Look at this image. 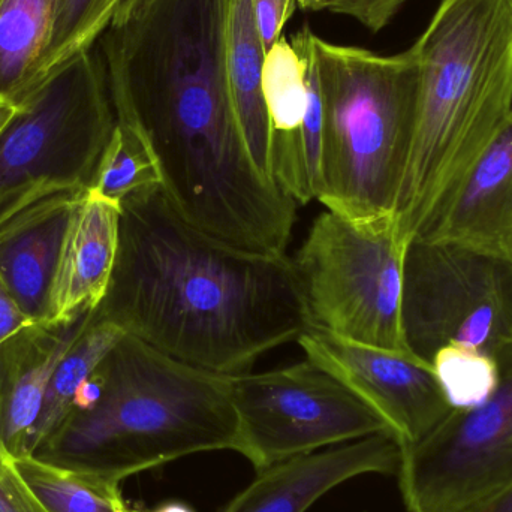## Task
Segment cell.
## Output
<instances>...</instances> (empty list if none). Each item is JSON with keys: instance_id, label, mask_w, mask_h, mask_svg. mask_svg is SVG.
I'll list each match as a JSON object with an SVG mask.
<instances>
[{"instance_id": "obj_15", "label": "cell", "mask_w": 512, "mask_h": 512, "mask_svg": "<svg viewBox=\"0 0 512 512\" xmlns=\"http://www.w3.org/2000/svg\"><path fill=\"white\" fill-rule=\"evenodd\" d=\"M92 315L69 325L36 322L0 345V433L14 457L29 454L48 384Z\"/></svg>"}, {"instance_id": "obj_27", "label": "cell", "mask_w": 512, "mask_h": 512, "mask_svg": "<svg viewBox=\"0 0 512 512\" xmlns=\"http://www.w3.org/2000/svg\"><path fill=\"white\" fill-rule=\"evenodd\" d=\"M36 324L35 319L30 318L23 309H21L14 295L6 288L3 280L0 279V345L9 337L17 334L23 328Z\"/></svg>"}, {"instance_id": "obj_12", "label": "cell", "mask_w": 512, "mask_h": 512, "mask_svg": "<svg viewBox=\"0 0 512 512\" xmlns=\"http://www.w3.org/2000/svg\"><path fill=\"white\" fill-rule=\"evenodd\" d=\"M89 189L35 192L0 210V279L21 309L44 322L69 221Z\"/></svg>"}, {"instance_id": "obj_18", "label": "cell", "mask_w": 512, "mask_h": 512, "mask_svg": "<svg viewBox=\"0 0 512 512\" xmlns=\"http://www.w3.org/2000/svg\"><path fill=\"white\" fill-rule=\"evenodd\" d=\"M56 0H0V95L23 108L39 90Z\"/></svg>"}, {"instance_id": "obj_19", "label": "cell", "mask_w": 512, "mask_h": 512, "mask_svg": "<svg viewBox=\"0 0 512 512\" xmlns=\"http://www.w3.org/2000/svg\"><path fill=\"white\" fill-rule=\"evenodd\" d=\"M125 334L119 325L102 318L98 310L93 312L89 324L72 343L48 384L41 414L30 433L29 454L68 418L78 388L101 366Z\"/></svg>"}, {"instance_id": "obj_3", "label": "cell", "mask_w": 512, "mask_h": 512, "mask_svg": "<svg viewBox=\"0 0 512 512\" xmlns=\"http://www.w3.org/2000/svg\"><path fill=\"white\" fill-rule=\"evenodd\" d=\"M105 387L33 451L104 489L192 454L233 450L231 378L176 360L125 334L102 361Z\"/></svg>"}, {"instance_id": "obj_21", "label": "cell", "mask_w": 512, "mask_h": 512, "mask_svg": "<svg viewBox=\"0 0 512 512\" xmlns=\"http://www.w3.org/2000/svg\"><path fill=\"white\" fill-rule=\"evenodd\" d=\"M155 186H161V176L152 153L134 131L117 123L90 191L122 204L129 195Z\"/></svg>"}, {"instance_id": "obj_9", "label": "cell", "mask_w": 512, "mask_h": 512, "mask_svg": "<svg viewBox=\"0 0 512 512\" xmlns=\"http://www.w3.org/2000/svg\"><path fill=\"white\" fill-rule=\"evenodd\" d=\"M495 360L499 381L486 402L453 409L426 438L400 447L408 512H468L512 486V339Z\"/></svg>"}, {"instance_id": "obj_14", "label": "cell", "mask_w": 512, "mask_h": 512, "mask_svg": "<svg viewBox=\"0 0 512 512\" xmlns=\"http://www.w3.org/2000/svg\"><path fill=\"white\" fill-rule=\"evenodd\" d=\"M417 239L456 243L512 262V114Z\"/></svg>"}, {"instance_id": "obj_4", "label": "cell", "mask_w": 512, "mask_h": 512, "mask_svg": "<svg viewBox=\"0 0 512 512\" xmlns=\"http://www.w3.org/2000/svg\"><path fill=\"white\" fill-rule=\"evenodd\" d=\"M322 105L316 200L352 222L394 215L414 132V48L384 56L313 35Z\"/></svg>"}, {"instance_id": "obj_2", "label": "cell", "mask_w": 512, "mask_h": 512, "mask_svg": "<svg viewBox=\"0 0 512 512\" xmlns=\"http://www.w3.org/2000/svg\"><path fill=\"white\" fill-rule=\"evenodd\" d=\"M414 132L394 224L420 237L512 114V0H441L412 45Z\"/></svg>"}, {"instance_id": "obj_28", "label": "cell", "mask_w": 512, "mask_h": 512, "mask_svg": "<svg viewBox=\"0 0 512 512\" xmlns=\"http://www.w3.org/2000/svg\"><path fill=\"white\" fill-rule=\"evenodd\" d=\"M468 512H512V486Z\"/></svg>"}, {"instance_id": "obj_5", "label": "cell", "mask_w": 512, "mask_h": 512, "mask_svg": "<svg viewBox=\"0 0 512 512\" xmlns=\"http://www.w3.org/2000/svg\"><path fill=\"white\" fill-rule=\"evenodd\" d=\"M406 248L393 216L360 224L321 213L291 258L307 328L417 358L403 334Z\"/></svg>"}, {"instance_id": "obj_16", "label": "cell", "mask_w": 512, "mask_h": 512, "mask_svg": "<svg viewBox=\"0 0 512 512\" xmlns=\"http://www.w3.org/2000/svg\"><path fill=\"white\" fill-rule=\"evenodd\" d=\"M262 95L267 108L270 177L297 206L316 200L304 153L310 90L306 54L285 36L265 53Z\"/></svg>"}, {"instance_id": "obj_32", "label": "cell", "mask_w": 512, "mask_h": 512, "mask_svg": "<svg viewBox=\"0 0 512 512\" xmlns=\"http://www.w3.org/2000/svg\"><path fill=\"white\" fill-rule=\"evenodd\" d=\"M111 512H132L123 499L122 490H117L111 498Z\"/></svg>"}, {"instance_id": "obj_33", "label": "cell", "mask_w": 512, "mask_h": 512, "mask_svg": "<svg viewBox=\"0 0 512 512\" xmlns=\"http://www.w3.org/2000/svg\"><path fill=\"white\" fill-rule=\"evenodd\" d=\"M120 3H122V0H117V6H119Z\"/></svg>"}, {"instance_id": "obj_17", "label": "cell", "mask_w": 512, "mask_h": 512, "mask_svg": "<svg viewBox=\"0 0 512 512\" xmlns=\"http://www.w3.org/2000/svg\"><path fill=\"white\" fill-rule=\"evenodd\" d=\"M265 50L252 0H231L228 18V77L240 129L256 167L271 180L267 108L262 95Z\"/></svg>"}, {"instance_id": "obj_26", "label": "cell", "mask_w": 512, "mask_h": 512, "mask_svg": "<svg viewBox=\"0 0 512 512\" xmlns=\"http://www.w3.org/2000/svg\"><path fill=\"white\" fill-rule=\"evenodd\" d=\"M252 8L259 38L267 53L282 38L283 27L298 8L297 0H252Z\"/></svg>"}, {"instance_id": "obj_13", "label": "cell", "mask_w": 512, "mask_h": 512, "mask_svg": "<svg viewBox=\"0 0 512 512\" xmlns=\"http://www.w3.org/2000/svg\"><path fill=\"white\" fill-rule=\"evenodd\" d=\"M120 215L119 203L90 189L77 204L54 270L44 322L74 324L101 306L119 251Z\"/></svg>"}, {"instance_id": "obj_20", "label": "cell", "mask_w": 512, "mask_h": 512, "mask_svg": "<svg viewBox=\"0 0 512 512\" xmlns=\"http://www.w3.org/2000/svg\"><path fill=\"white\" fill-rule=\"evenodd\" d=\"M117 0H56L53 32L39 72V89L66 63L90 50L108 29Z\"/></svg>"}, {"instance_id": "obj_30", "label": "cell", "mask_w": 512, "mask_h": 512, "mask_svg": "<svg viewBox=\"0 0 512 512\" xmlns=\"http://www.w3.org/2000/svg\"><path fill=\"white\" fill-rule=\"evenodd\" d=\"M298 8L304 11H324L330 8L331 0H297Z\"/></svg>"}, {"instance_id": "obj_1", "label": "cell", "mask_w": 512, "mask_h": 512, "mask_svg": "<svg viewBox=\"0 0 512 512\" xmlns=\"http://www.w3.org/2000/svg\"><path fill=\"white\" fill-rule=\"evenodd\" d=\"M119 251L98 313L129 336L236 378L309 327L288 255L227 245L185 221L161 186L120 204Z\"/></svg>"}, {"instance_id": "obj_25", "label": "cell", "mask_w": 512, "mask_h": 512, "mask_svg": "<svg viewBox=\"0 0 512 512\" xmlns=\"http://www.w3.org/2000/svg\"><path fill=\"white\" fill-rule=\"evenodd\" d=\"M406 0H331L328 11L354 18L372 32L387 27Z\"/></svg>"}, {"instance_id": "obj_31", "label": "cell", "mask_w": 512, "mask_h": 512, "mask_svg": "<svg viewBox=\"0 0 512 512\" xmlns=\"http://www.w3.org/2000/svg\"><path fill=\"white\" fill-rule=\"evenodd\" d=\"M149 512H195L183 502H167V504L159 505L158 508Z\"/></svg>"}, {"instance_id": "obj_34", "label": "cell", "mask_w": 512, "mask_h": 512, "mask_svg": "<svg viewBox=\"0 0 512 512\" xmlns=\"http://www.w3.org/2000/svg\"><path fill=\"white\" fill-rule=\"evenodd\" d=\"M132 512H143V511H138V510H132Z\"/></svg>"}, {"instance_id": "obj_22", "label": "cell", "mask_w": 512, "mask_h": 512, "mask_svg": "<svg viewBox=\"0 0 512 512\" xmlns=\"http://www.w3.org/2000/svg\"><path fill=\"white\" fill-rule=\"evenodd\" d=\"M27 486L51 512H111V498L120 490L104 489L69 469L51 465L33 454L15 457Z\"/></svg>"}, {"instance_id": "obj_7", "label": "cell", "mask_w": 512, "mask_h": 512, "mask_svg": "<svg viewBox=\"0 0 512 512\" xmlns=\"http://www.w3.org/2000/svg\"><path fill=\"white\" fill-rule=\"evenodd\" d=\"M402 324L409 351L424 363L448 345L495 357L512 339V262L456 243L411 240Z\"/></svg>"}, {"instance_id": "obj_23", "label": "cell", "mask_w": 512, "mask_h": 512, "mask_svg": "<svg viewBox=\"0 0 512 512\" xmlns=\"http://www.w3.org/2000/svg\"><path fill=\"white\" fill-rule=\"evenodd\" d=\"M433 373L456 411L472 409L486 402L499 381L495 357L462 345H448L433 357Z\"/></svg>"}, {"instance_id": "obj_29", "label": "cell", "mask_w": 512, "mask_h": 512, "mask_svg": "<svg viewBox=\"0 0 512 512\" xmlns=\"http://www.w3.org/2000/svg\"><path fill=\"white\" fill-rule=\"evenodd\" d=\"M20 113V108L12 105L11 102L6 101L2 95H0V134L8 128L9 123L12 122L17 114Z\"/></svg>"}, {"instance_id": "obj_11", "label": "cell", "mask_w": 512, "mask_h": 512, "mask_svg": "<svg viewBox=\"0 0 512 512\" xmlns=\"http://www.w3.org/2000/svg\"><path fill=\"white\" fill-rule=\"evenodd\" d=\"M400 456L399 442L379 433L294 457L256 472L255 480L219 512H306L346 481L367 474L397 475Z\"/></svg>"}, {"instance_id": "obj_24", "label": "cell", "mask_w": 512, "mask_h": 512, "mask_svg": "<svg viewBox=\"0 0 512 512\" xmlns=\"http://www.w3.org/2000/svg\"><path fill=\"white\" fill-rule=\"evenodd\" d=\"M0 512H51L30 490L0 433Z\"/></svg>"}, {"instance_id": "obj_6", "label": "cell", "mask_w": 512, "mask_h": 512, "mask_svg": "<svg viewBox=\"0 0 512 512\" xmlns=\"http://www.w3.org/2000/svg\"><path fill=\"white\" fill-rule=\"evenodd\" d=\"M116 125L104 60L90 48L0 134V209L42 189H89Z\"/></svg>"}, {"instance_id": "obj_10", "label": "cell", "mask_w": 512, "mask_h": 512, "mask_svg": "<svg viewBox=\"0 0 512 512\" xmlns=\"http://www.w3.org/2000/svg\"><path fill=\"white\" fill-rule=\"evenodd\" d=\"M297 342L307 360L381 417L400 447L426 438L453 411L432 366L418 358L358 345L315 328H306Z\"/></svg>"}, {"instance_id": "obj_8", "label": "cell", "mask_w": 512, "mask_h": 512, "mask_svg": "<svg viewBox=\"0 0 512 512\" xmlns=\"http://www.w3.org/2000/svg\"><path fill=\"white\" fill-rule=\"evenodd\" d=\"M231 399L237 417L234 451L256 472L367 436L391 435L376 412L307 358L231 378Z\"/></svg>"}]
</instances>
